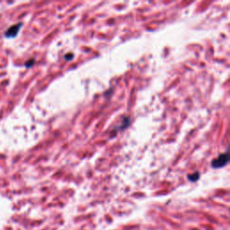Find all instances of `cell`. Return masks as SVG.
I'll return each instance as SVG.
<instances>
[{
	"instance_id": "3957f363",
	"label": "cell",
	"mask_w": 230,
	"mask_h": 230,
	"mask_svg": "<svg viewBox=\"0 0 230 230\" xmlns=\"http://www.w3.org/2000/svg\"><path fill=\"white\" fill-rule=\"evenodd\" d=\"M199 177V174L198 172H195L194 174H192V175H189L188 178L190 181H191V182H193V181H197Z\"/></svg>"
},
{
	"instance_id": "7a4b0ae2",
	"label": "cell",
	"mask_w": 230,
	"mask_h": 230,
	"mask_svg": "<svg viewBox=\"0 0 230 230\" xmlns=\"http://www.w3.org/2000/svg\"><path fill=\"white\" fill-rule=\"evenodd\" d=\"M23 25L22 23H15L14 25H12L11 27H9L6 32H5V37L6 38H14L16 36V34L18 33V31L20 30L21 26Z\"/></svg>"
},
{
	"instance_id": "6da1fadb",
	"label": "cell",
	"mask_w": 230,
	"mask_h": 230,
	"mask_svg": "<svg viewBox=\"0 0 230 230\" xmlns=\"http://www.w3.org/2000/svg\"><path fill=\"white\" fill-rule=\"evenodd\" d=\"M228 159H229V157H228V153L221 154L220 157L215 158V159L212 161L211 166H212V167L214 168L222 167V166H224L225 165L228 164Z\"/></svg>"
},
{
	"instance_id": "277c9868",
	"label": "cell",
	"mask_w": 230,
	"mask_h": 230,
	"mask_svg": "<svg viewBox=\"0 0 230 230\" xmlns=\"http://www.w3.org/2000/svg\"><path fill=\"white\" fill-rule=\"evenodd\" d=\"M33 63H34V60H30L29 61H27V62L24 64V66L28 68V67H31V66L32 65V64H33Z\"/></svg>"
}]
</instances>
